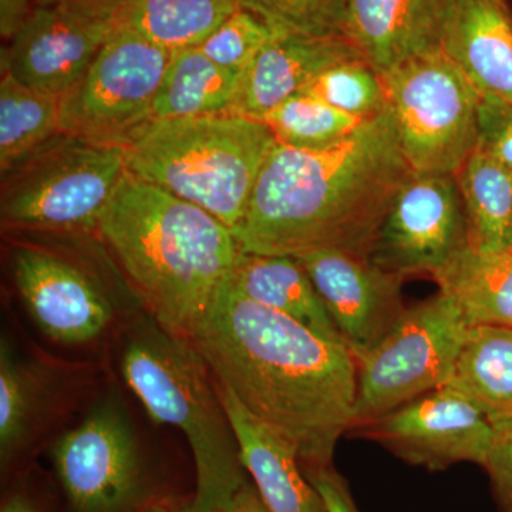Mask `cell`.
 Wrapping results in <instances>:
<instances>
[{"instance_id": "obj_40", "label": "cell", "mask_w": 512, "mask_h": 512, "mask_svg": "<svg viewBox=\"0 0 512 512\" xmlns=\"http://www.w3.org/2000/svg\"><path fill=\"white\" fill-rule=\"evenodd\" d=\"M507 248H512V220L510 225V232H508Z\"/></svg>"}, {"instance_id": "obj_27", "label": "cell", "mask_w": 512, "mask_h": 512, "mask_svg": "<svg viewBox=\"0 0 512 512\" xmlns=\"http://www.w3.org/2000/svg\"><path fill=\"white\" fill-rule=\"evenodd\" d=\"M50 399L49 379L39 366L0 342V457L3 466L29 443Z\"/></svg>"}, {"instance_id": "obj_6", "label": "cell", "mask_w": 512, "mask_h": 512, "mask_svg": "<svg viewBox=\"0 0 512 512\" xmlns=\"http://www.w3.org/2000/svg\"><path fill=\"white\" fill-rule=\"evenodd\" d=\"M126 173L123 148L59 134L3 175L2 225L60 234L97 231Z\"/></svg>"}, {"instance_id": "obj_32", "label": "cell", "mask_w": 512, "mask_h": 512, "mask_svg": "<svg viewBox=\"0 0 512 512\" xmlns=\"http://www.w3.org/2000/svg\"><path fill=\"white\" fill-rule=\"evenodd\" d=\"M477 148L512 171V103L481 97Z\"/></svg>"}, {"instance_id": "obj_39", "label": "cell", "mask_w": 512, "mask_h": 512, "mask_svg": "<svg viewBox=\"0 0 512 512\" xmlns=\"http://www.w3.org/2000/svg\"><path fill=\"white\" fill-rule=\"evenodd\" d=\"M146 512H194L192 511L191 505L185 508L170 507V505H154V507L148 508Z\"/></svg>"}, {"instance_id": "obj_16", "label": "cell", "mask_w": 512, "mask_h": 512, "mask_svg": "<svg viewBox=\"0 0 512 512\" xmlns=\"http://www.w3.org/2000/svg\"><path fill=\"white\" fill-rule=\"evenodd\" d=\"M363 56L348 37L276 33L241 74L232 114L264 121L333 64Z\"/></svg>"}, {"instance_id": "obj_12", "label": "cell", "mask_w": 512, "mask_h": 512, "mask_svg": "<svg viewBox=\"0 0 512 512\" xmlns=\"http://www.w3.org/2000/svg\"><path fill=\"white\" fill-rule=\"evenodd\" d=\"M414 466L443 470L457 463L484 467L494 426L464 394L443 386L359 429Z\"/></svg>"}, {"instance_id": "obj_35", "label": "cell", "mask_w": 512, "mask_h": 512, "mask_svg": "<svg viewBox=\"0 0 512 512\" xmlns=\"http://www.w3.org/2000/svg\"><path fill=\"white\" fill-rule=\"evenodd\" d=\"M35 5L32 0H0V35L9 42L29 18Z\"/></svg>"}, {"instance_id": "obj_15", "label": "cell", "mask_w": 512, "mask_h": 512, "mask_svg": "<svg viewBox=\"0 0 512 512\" xmlns=\"http://www.w3.org/2000/svg\"><path fill=\"white\" fill-rule=\"evenodd\" d=\"M298 259L356 360L392 329L406 309L400 296L404 279L383 271L367 255L320 249Z\"/></svg>"}, {"instance_id": "obj_17", "label": "cell", "mask_w": 512, "mask_h": 512, "mask_svg": "<svg viewBox=\"0 0 512 512\" xmlns=\"http://www.w3.org/2000/svg\"><path fill=\"white\" fill-rule=\"evenodd\" d=\"M456 0H348V36L380 73L443 52Z\"/></svg>"}, {"instance_id": "obj_11", "label": "cell", "mask_w": 512, "mask_h": 512, "mask_svg": "<svg viewBox=\"0 0 512 512\" xmlns=\"http://www.w3.org/2000/svg\"><path fill=\"white\" fill-rule=\"evenodd\" d=\"M53 463L76 512H123L141 488L133 431L114 403H101L56 441Z\"/></svg>"}, {"instance_id": "obj_18", "label": "cell", "mask_w": 512, "mask_h": 512, "mask_svg": "<svg viewBox=\"0 0 512 512\" xmlns=\"http://www.w3.org/2000/svg\"><path fill=\"white\" fill-rule=\"evenodd\" d=\"M218 384V383H217ZM222 403L237 437L242 464L269 512H328L295 446L279 431L249 413L218 384Z\"/></svg>"}, {"instance_id": "obj_22", "label": "cell", "mask_w": 512, "mask_h": 512, "mask_svg": "<svg viewBox=\"0 0 512 512\" xmlns=\"http://www.w3.org/2000/svg\"><path fill=\"white\" fill-rule=\"evenodd\" d=\"M446 386L476 404L493 426L511 420L512 326H470Z\"/></svg>"}, {"instance_id": "obj_21", "label": "cell", "mask_w": 512, "mask_h": 512, "mask_svg": "<svg viewBox=\"0 0 512 512\" xmlns=\"http://www.w3.org/2000/svg\"><path fill=\"white\" fill-rule=\"evenodd\" d=\"M434 279L468 326H512V248L467 247Z\"/></svg>"}, {"instance_id": "obj_8", "label": "cell", "mask_w": 512, "mask_h": 512, "mask_svg": "<svg viewBox=\"0 0 512 512\" xmlns=\"http://www.w3.org/2000/svg\"><path fill=\"white\" fill-rule=\"evenodd\" d=\"M468 328L457 306L441 292L404 309L392 329L357 359L353 429L446 386Z\"/></svg>"}, {"instance_id": "obj_26", "label": "cell", "mask_w": 512, "mask_h": 512, "mask_svg": "<svg viewBox=\"0 0 512 512\" xmlns=\"http://www.w3.org/2000/svg\"><path fill=\"white\" fill-rule=\"evenodd\" d=\"M62 97L37 92L2 73L0 80V173L9 174L62 134Z\"/></svg>"}, {"instance_id": "obj_38", "label": "cell", "mask_w": 512, "mask_h": 512, "mask_svg": "<svg viewBox=\"0 0 512 512\" xmlns=\"http://www.w3.org/2000/svg\"><path fill=\"white\" fill-rule=\"evenodd\" d=\"M0 512H37L33 504L30 503L28 498L22 494H15L3 504L2 511Z\"/></svg>"}, {"instance_id": "obj_30", "label": "cell", "mask_w": 512, "mask_h": 512, "mask_svg": "<svg viewBox=\"0 0 512 512\" xmlns=\"http://www.w3.org/2000/svg\"><path fill=\"white\" fill-rule=\"evenodd\" d=\"M276 33L348 37V0H238Z\"/></svg>"}, {"instance_id": "obj_1", "label": "cell", "mask_w": 512, "mask_h": 512, "mask_svg": "<svg viewBox=\"0 0 512 512\" xmlns=\"http://www.w3.org/2000/svg\"><path fill=\"white\" fill-rule=\"evenodd\" d=\"M191 343L220 386L291 441L303 467L332 466L355 423L357 360L345 343L251 301L229 281Z\"/></svg>"}, {"instance_id": "obj_37", "label": "cell", "mask_w": 512, "mask_h": 512, "mask_svg": "<svg viewBox=\"0 0 512 512\" xmlns=\"http://www.w3.org/2000/svg\"><path fill=\"white\" fill-rule=\"evenodd\" d=\"M224 512H269L255 484L245 483Z\"/></svg>"}, {"instance_id": "obj_2", "label": "cell", "mask_w": 512, "mask_h": 512, "mask_svg": "<svg viewBox=\"0 0 512 512\" xmlns=\"http://www.w3.org/2000/svg\"><path fill=\"white\" fill-rule=\"evenodd\" d=\"M413 174L389 110L333 146L276 143L232 232L247 254L298 258L343 249L369 256L394 197Z\"/></svg>"}, {"instance_id": "obj_13", "label": "cell", "mask_w": 512, "mask_h": 512, "mask_svg": "<svg viewBox=\"0 0 512 512\" xmlns=\"http://www.w3.org/2000/svg\"><path fill=\"white\" fill-rule=\"evenodd\" d=\"M12 275L29 315L55 342L84 345L103 335L113 322L109 293L66 256L20 245L12 254Z\"/></svg>"}, {"instance_id": "obj_5", "label": "cell", "mask_w": 512, "mask_h": 512, "mask_svg": "<svg viewBox=\"0 0 512 512\" xmlns=\"http://www.w3.org/2000/svg\"><path fill=\"white\" fill-rule=\"evenodd\" d=\"M275 144L265 121L227 113L150 120L123 151L127 173L210 212L234 231Z\"/></svg>"}, {"instance_id": "obj_19", "label": "cell", "mask_w": 512, "mask_h": 512, "mask_svg": "<svg viewBox=\"0 0 512 512\" xmlns=\"http://www.w3.org/2000/svg\"><path fill=\"white\" fill-rule=\"evenodd\" d=\"M443 53L481 97L512 103V6L510 0H456Z\"/></svg>"}, {"instance_id": "obj_29", "label": "cell", "mask_w": 512, "mask_h": 512, "mask_svg": "<svg viewBox=\"0 0 512 512\" xmlns=\"http://www.w3.org/2000/svg\"><path fill=\"white\" fill-rule=\"evenodd\" d=\"M302 93L365 120L376 119L389 110L382 73L365 56L333 64Z\"/></svg>"}, {"instance_id": "obj_4", "label": "cell", "mask_w": 512, "mask_h": 512, "mask_svg": "<svg viewBox=\"0 0 512 512\" xmlns=\"http://www.w3.org/2000/svg\"><path fill=\"white\" fill-rule=\"evenodd\" d=\"M120 369L151 419L187 437L197 471L192 511L224 512L247 483V470L204 357L191 340L151 318L131 330Z\"/></svg>"}, {"instance_id": "obj_31", "label": "cell", "mask_w": 512, "mask_h": 512, "mask_svg": "<svg viewBox=\"0 0 512 512\" xmlns=\"http://www.w3.org/2000/svg\"><path fill=\"white\" fill-rule=\"evenodd\" d=\"M275 35V30L264 20L241 8L229 16L200 49L212 62L242 74Z\"/></svg>"}, {"instance_id": "obj_9", "label": "cell", "mask_w": 512, "mask_h": 512, "mask_svg": "<svg viewBox=\"0 0 512 512\" xmlns=\"http://www.w3.org/2000/svg\"><path fill=\"white\" fill-rule=\"evenodd\" d=\"M173 53L117 28L80 82L62 97L60 131L101 146L124 148L153 120L154 101Z\"/></svg>"}, {"instance_id": "obj_24", "label": "cell", "mask_w": 512, "mask_h": 512, "mask_svg": "<svg viewBox=\"0 0 512 512\" xmlns=\"http://www.w3.org/2000/svg\"><path fill=\"white\" fill-rule=\"evenodd\" d=\"M241 74L225 69L200 47L173 53L154 101L153 119L231 113Z\"/></svg>"}, {"instance_id": "obj_25", "label": "cell", "mask_w": 512, "mask_h": 512, "mask_svg": "<svg viewBox=\"0 0 512 512\" xmlns=\"http://www.w3.org/2000/svg\"><path fill=\"white\" fill-rule=\"evenodd\" d=\"M454 175L466 210L470 248H507L512 220V171L476 148Z\"/></svg>"}, {"instance_id": "obj_14", "label": "cell", "mask_w": 512, "mask_h": 512, "mask_svg": "<svg viewBox=\"0 0 512 512\" xmlns=\"http://www.w3.org/2000/svg\"><path fill=\"white\" fill-rule=\"evenodd\" d=\"M114 30L110 19L60 6H35L2 47V73L37 92L66 96Z\"/></svg>"}, {"instance_id": "obj_3", "label": "cell", "mask_w": 512, "mask_h": 512, "mask_svg": "<svg viewBox=\"0 0 512 512\" xmlns=\"http://www.w3.org/2000/svg\"><path fill=\"white\" fill-rule=\"evenodd\" d=\"M97 232L151 318L188 340L210 315L241 254L224 222L130 173L104 208Z\"/></svg>"}, {"instance_id": "obj_34", "label": "cell", "mask_w": 512, "mask_h": 512, "mask_svg": "<svg viewBox=\"0 0 512 512\" xmlns=\"http://www.w3.org/2000/svg\"><path fill=\"white\" fill-rule=\"evenodd\" d=\"M306 477L318 490L328 512H360L350 494L348 483L332 466L305 468Z\"/></svg>"}, {"instance_id": "obj_7", "label": "cell", "mask_w": 512, "mask_h": 512, "mask_svg": "<svg viewBox=\"0 0 512 512\" xmlns=\"http://www.w3.org/2000/svg\"><path fill=\"white\" fill-rule=\"evenodd\" d=\"M387 109L414 174H456L477 148L481 94L443 52L383 73Z\"/></svg>"}, {"instance_id": "obj_10", "label": "cell", "mask_w": 512, "mask_h": 512, "mask_svg": "<svg viewBox=\"0 0 512 512\" xmlns=\"http://www.w3.org/2000/svg\"><path fill=\"white\" fill-rule=\"evenodd\" d=\"M468 244L463 198L454 174H413L377 229L369 259L402 279L439 274Z\"/></svg>"}, {"instance_id": "obj_23", "label": "cell", "mask_w": 512, "mask_h": 512, "mask_svg": "<svg viewBox=\"0 0 512 512\" xmlns=\"http://www.w3.org/2000/svg\"><path fill=\"white\" fill-rule=\"evenodd\" d=\"M239 9L238 0H123L113 22L175 53L200 47Z\"/></svg>"}, {"instance_id": "obj_33", "label": "cell", "mask_w": 512, "mask_h": 512, "mask_svg": "<svg viewBox=\"0 0 512 512\" xmlns=\"http://www.w3.org/2000/svg\"><path fill=\"white\" fill-rule=\"evenodd\" d=\"M501 511L512 512V419L495 424L494 440L484 464Z\"/></svg>"}, {"instance_id": "obj_36", "label": "cell", "mask_w": 512, "mask_h": 512, "mask_svg": "<svg viewBox=\"0 0 512 512\" xmlns=\"http://www.w3.org/2000/svg\"><path fill=\"white\" fill-rule=\"evenodd\" d=\"M35 6H60L96 16V18L113 20L123 0H32Z\"/></svg>"}, {"instance_id": "obj_28", "label": "cell", "mask_w": 512, "mask_h": 512, "mask_svg": "<svg viewBox=\"0 0 512 512\" xmlns=\"http://www.w3.org/2000/svg\"><path fill=\"white\" fill-rule=\"evenodd\" d=\"M282 146L316 150L355 134L367 121L343 113L325 101L299 93L275 107L264 119Z\"/></svg>"}, {"instance_id": "obj_20", "label": "cell", "mask_w": 512, "mask_h": 512, "mask_svg": "<svg viewBox=\"0 0 512 512\" xmlns=\"http://www.w3.org/2000/svg\"><path fill=\"white\" fill-rule=\"evenodd\" d=\"M229 285L251 301L302 323L323 338L345 343L311 276L295 256L241 252Z\"/></svg>"}]
</instances>
